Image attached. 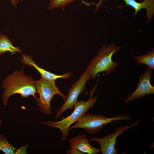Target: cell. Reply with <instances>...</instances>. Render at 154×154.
Returning <instances> with one entry per match:
<instances>
[{
    "mask_svg": "<svg viewBox=\"0 0 154 154\" xmlns=\"http://www.w3.org/2000/svg\"><path fill=\"white\" fill-rule=\"evenodd\" d=\"M97 99L96 96L92 97L91 95L86 101H85L83 100L77 101L74 105L73 111L69 116L59 121H42L41 122V123L50 127L59 129L62 133V137L60 139L62 141H66L70 126L76 122L85 113L91 108L96 103Z\"/></svg>",
    "mask_w": 154,
    "mask_h": 154,
    "instance_id": "cell-3",
    "label": "cell"
},
{
    "mask_svg": "<svg viewBox=\"0 0 154 154\" xmlns=\"http://www.w3.org/2000/svg\"><path fill=\"white\" fill-rule=\"evenodd\" d=\"M37 93L39 97L37 99V105L40 112L48 116L51 114V102L55 95H58L65 100L67 95L64 94L56 86L55 82L45 80L42 78L34 81Z\"/></svg>",
    "mask_w": 154,
    "mask_h": 154,
    "instance_id": "cell-5",
    "label": "cell"
},
{
    "mask_svg": "<svg viewBox=\"0 0 154 154\" xmlns=\"http://www.w3.org/2000/svg\"><path fill=\"white\" fill-rule=\"evenodd\" d=\"M132 119L126 114L119 115L110 117L101 114H91L85 113L69 129L83 128L90 135L98 133L106 125L119 121L131 120Z\"/></svg>",
    "mask_w": 154,
    "mask_h": 154,
    "instance_id": "cell-4",
    "label": "cell"
},
{
    "mask_svg": "<svg viewBox=\"0 0 154 154\" xmlns=\"http://www.w3.org/2000/svg\"><path fill=\"white\" fill-rule=\"evenodd\" d=\"M23 0H10V3L14 7L16 8L18 3Z\"/></svg>",
    "mask_w": 154,
    "mask_h": 154,
    "instance_id": "cell-18",
    "label": "cell"
},
{
    "mask_svg": "<svg viewBox=\"0 0 154 154\" xmlns=\"http://www.w3.org/2000/svg\"><path fill=\"white\" fill-rule=\"evenodd\" d=\"M0 150L5 154H16L17 149L9 143L6 137L0 134Z\"/></svg>",
    "mask_w": 154,
    "mask_h": 154,
    "instance_id": "cell-15",
    "label": "cell"
},
{
    "mask_svg": "<svg viewBox=\"0 0 154 154\" xmlns=\"http://www.w3.org/2000/svg\"><path fill=\"white\" fill-rule=\"evenodd\" d=\"M136 63L138 64H144L149 68L154 69V49L151 50L142 55L135 56Z\"/></svg>",
    "mask_w": 154,
    "mask_h": 154,
    "instance_id": "cell-13",
    "label": "cell"
},
{
    "mask_svg": "<svg viewBox=\"0 0 154 154\" xmlns=\"http://www.w3.org/2000/svg\"><path fill=\"white\" fill-rule=\"evenodd\" d=\"M28 146H25L21 147L19 149H17L16 154L26 153V149Z\"/></svg>",
    "mask_w": 154,
    "mask_h": 154,
    "instance_id": "cell-17",
    "label": "cell"
},
{
    "mask_svg": "<svg viewBox=\"0 0 154 154\" xmlns=\"http://www.w3.org/2000/svg\"><path fill=\"white\" fill-rule=\"evenodd\" d=\"M67 154H84L80 151L75 149H70L66 151Z\"/></svg>",
    "mask_w": 154,
    "mask_h": 154,
    "instance_id": "cell-16",
    "label": "cell"
},
{
    "mask_svg": "<svg viewBox=\"0 0 154 154\" xmlns=\"http://www.w3.org/2000/svg\"><path fill=\"white\" fill-rule=\"evenodd\" d=\"M91 78V77L86 69L80 78L73 84L69 89L65 102L57 110L55 119L67 110H71L74 108V105L78 101V96L85 90L86 82Z\"/></svg>",
    "mask_w": 154,
    "mask_h": 154,
    "instance_id": "cell-6",
    "label": "cell"
},
{
    "mask_svg": "<svg viewBox=\"0 0 154 154\" xmlns=\"http://www.w3.org/2000/svg\"><path fill=\"white\" fill-rule=\"evenodd\" d=\"M121 48V47L116 46L113 43L108 46L104 45L101 47L86 69L93 80L99 73L104 72L108 74L116 71L119 63L113 60L112 57Z\"/></svg>",
    "mask_w": 154,
    "mask_h": 154,
    "instance_id": "cell-2",
    "label": "cell"
},
{
    "mask_svg": "<svg viewBox=\"0 0 154 154\" xmlns=\"http://www.w3.org/2000/svg\"><path fill=\"white\" fill-rule=\"evenodd\" d=\"M21 61L24 64L34 67L40 73L41 78L47 80L55 81L56 80L59 78L66 79L69 78L72 75L71 72L61 75H56L41 68L34 62L31 56L23 54Z\"/></svg>",
    "mask_w": 154,
    "mask_h": 154,
    "instance_id": "cell-10",
    "label": "cell"
},
{
    "mask_svg": "<svg viewBox=\"0 0 154 154\" xmlns=\"http://www.w3.org/2000/svg\"><path fill=\"white\" fill-rule=\"evenodd\" d=\"M9 52L11 55L17 54L16 52L22 54V52L19 47H15L12 44L11 40L6 35L0 34V54Z\"/></svg>",
    "mask_w": 154,
    "mask_h": 154,
    "instance_id": "cell-12",
    "label": "cell"
},
{
    "mask_svg": "<svg viewBox=\"0 0 154 154\" xmlns=\"http://www.w3.org/2000/svg\"></svg>",
    "mask_w": 154,
    "mask_h": 154,
    "instance_id": "cell-21",
    "label": "cell"
},
{
    "mask_svg": "<svg viewBox=\"0 0 154 154\" xmlns=\"http://www.w3.org/2000/svg\"><path fill=\"white\" fill-rule=\"evenodd\" d=\"M106 1H108L109 0H105ZM102 0H100L99 1V2L97 4V5L96 6V11H97V9H98L99 7H100V6H101V5L102 4Z\"/></svg>",
    "mask_w": 154,
    "mask_h": 154,
    "instance_id": "cell-19",
    "label": "cell"
},
{
    "mask_svg": "<svg viewBox=\"0 0 154 154\" xmlns=\"http://www.w3.org/2000/svg\"><path fill=\"white\" fill-rule=\"evenodd\" d=\"M85 134L79 135L68 140L70 149H76L84 154H97L100 149L92 146Z\"/></svg>",
    "mask_w": 154,
    "mask_h": 154,
    "instance_id": "cell-9",
    "label": "cell"
},
{
    "mask_svg": "<svg viewBox=\"0 0 154 154\" xmlns=\"http://www.w3.org/2000/svg\"><path fill=\"white\" fill-rule=\"evenodd\" d=\"M1 118L0 117V126H1Z\"/></svg>",
    "mask_w": 154,
    "mask_h": 154,
    "instance_id": "cell-20",
    "label": "cell"
},
{
    "mask_svg": "<svg viewBox=\"0 0 154 154\" xmlns=\"http://www.w3.org/2000/svg\"><path fill=\"white\" fill-rule=\"evenodd\" d=\"M76 0H50L48 5L47 9L48 10L51 11L56 9L63 8L70 3ZM80 0L82 1V3L87 6L93 5L96 6L97 5V4H96L94 3H88L84 0Z\"/></svg>",
    "mask_w": 154,
    "mask_h": 154,
    "instance_id": "cell-14",
    "label": "cell"
},
{
    "mask_svg": "<svg viewBox=\"0 0 154 154\" xmlns=\"http://www.w3.org/2000/svg\"><path fill=\"white\" fill-rule=\"evenodd\" d=\"M153 70L147 67L144 72L139 76L136 89L126 98L125 103L154 94V87L151 83Z\"/></svg>",
    "mask_w": 154,
    "mask_h": 154,
    "instance_id": "cell-8",
    "label": "cell"
},
{
    "mask_svg": "<svg viewBox=\"0 0 154 154\" xmlns=\"http://www.w3.org/2000/svg\"><path fill=\"white\" fill-rule=\"evenodd\" d=\"M125 3L124 6H118L117 8H120L126 6H129L134 10V15H136L141 9H145L147 11L146 17L147 22L149 21L154 14V0H144L141 2H138L135 0H123Z\"/></svg>",
    "mask_w": 154,
    "mask_h": 154,
    "instance_id": "cell-11",
    "label": "cell"
},
{
    "mask_svg": "<svg viewBox=\"0 0 154 154\" xmlns=\"http://www.w3.org/2000/svg\"><path fill=\"white\" fill-rule=\"evenodd\" d=\"M138 123L136 122L130 125L118 127L113 133L105 135L102 138L94 137L91 138L89 140L98 143L100 145V152L103 154H117V149L115 148L117 138L123 132Z\"/></svg>",
    "mask_w": 154,
    "mask_h": 154,
    "instance_id": "cell-7",
    "label": "cell"
},
{
    "mask_svg": "<svg viewBox=\"0 0 154 154\" xmlns=\"http://www.w3.org/2000/svg\"><path fill=\"white\" fill-rule=\"evenodd\" d=\"M2 83V86L5 90L2 95V103L4 106L7 105L9 98L16 94H20L22 98L31 96L37 99L35 95L37 92L34 80L31 76L25 74L23 68L8 75Z\"/></svg>",
    "mask_w": 154,
    "mask_h": 154,
    "instance_id": "cell-1",
    "label": "cell"
}]
</instances>
